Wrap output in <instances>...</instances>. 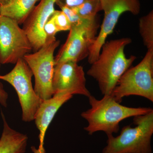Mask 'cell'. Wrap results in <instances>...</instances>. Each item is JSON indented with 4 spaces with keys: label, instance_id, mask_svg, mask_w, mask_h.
<instances>
[{
    "label": "cell",
    "instance_id": "1",
    "mask_svg": "<svg viewBox=\"0 0 153 153\" xmlns=\"http://www.w3.org/2000/svg\"><path fill=\"white\" fill-rule=\"evenodd\" d=\"M131 42L129 38L105 42L98 58L91 64L87 74L97 81L103 95L111 94L121 76L136 59L134 55L126 57L125 53L126 47Z\"/></svg>",
    "mask_w": 153,
    "mask_h": 153
},
{
    "label": "cell",
    "instance_id": "2",
    "mask_svg": "<svg viewBox=\"0 0 153 153\" xmlns=\"http://www.w3.org/2000/svg\"><path fill=\"white\" fill-rule=\"evenodd\" d=\"M88 98L91 108L82 112L81 116L88 123L84 129L90 135L99 131L104 132L107 136L117 133L122 121L153 111L151 108L129 107L122 105L111 95H103L100 100L97 99L91 95Z\"/></svg>",
    "mask_w": 153,
    "mask_h": 153
},
{
    "label": "cell",
    "instance_id": "3",
    "mask_svg": "<svg viewBox=\"0 0 153 153\" xmlns=\"http://www.w3.org/2000/svg\"><path fill=\"white\" fill-rule=\"evenodd\" d=\"M133 123L134 127L124 126L117 137L108 135L102 153H152L153 111L134 117Z\"/></svg>",
    "mask_w": 153,
    "mask_h": 153
},
{
    "label": "cell",
    "instance_id": "4",
    "mask_svg": "<svg viewBox=\"0 0 153 153\" xmlns=\"http://www.w3.org/2000/svg\"><path fill=\"white\" fill-rule=\"evenodd\" d=\"M120 103L123 98L139 96L153 102V50H148L143 60L129 68L119 79L111 94Z\"/></svg>",
    "mask_w": 153,
    "mask_h": 153
},
{
    "label": "cell",
    "instance_id": "5",
    "mask_svg": "<svg viewBox=\"0 0 153 153\" xmlns=\"http://www.w3.org/2000/svg\"><path fill=\"white\" fill-rule=\"evenodd\" d=\"M60 44V41L55 37L47 38L45 44L38 51L23 57L35 78V92L43 100L54 95L52 81L55 66L54 52Z\"/></svg>",
    "mask_w": 153,
    "mask_h": 153
},
{
    "label": "cell",
    "instance_id": "6",
    "mask_svg": "<svg viewBox=\"0 0 153 153\" xmlns=\"http://www.w3.org/2000/svg\"><path fill=\"white\" fill-rule=\"evenodd\" d=\"M98 27L97 18L82 19L78 24L71 25L66 42L55 57V65L67 61L78 63L88 57Z\"/></svg>",
    "mask_w": 153,
    "mask_h": 153
},
{
    "label": "cell",
    "instance_id": "7",
    "mask_svg": "<svg viewBox=\"0 0 153 153\" xmlns=\"http://www.w3.org/2000/svg\"><path fill=\"white\" fill-rule=\"evenodd\" d=\"M33 72L23 58L17 61L15 67L8 73L0 75V80L8 82L16 91L22 107V119L25 122L34 120L43 101L33 88Z\"/></svg>",
    "mask_w": 153,
    "mask_h": 153
},
{
    "label": "cell",
    "instance_id": "8",
    "mask_svg": "<svg viewBox=\"0 0 153 153\" xmlns=\"http://www.w3.org/2000/svg\"><path fill=\"white\" fill-rule=\"evenodd\" d=\"M32 50L20 25L9 17L0 16V63L15 64Z\"/></svg>",
    "mask_w": 153,
    "mask_h": 153
},
{
    "label": "cell",
    "instance_id": "9",
    "mask_svg": "<svg viewBox=\"0 0 153 153\" xmlns=\"http://www.w3.org/2000/svg\"><path fill=\"white\" fill-rule=\"evenodd\" d=\"M104 19L100 30L89 51L88 62L92 64L99 57L106 38L112 34L120 17L126 12L134 15L140 13L141 4L139 0H100Z\"/></svg>",
    "mask_w": 153,
    "mask_h": 153
},
{
    "label": "cell",
    "instance_id": "10",
    "mask_svg": "<svg viewBox=\"0 0 153 153\" xmlns=\"http://www.w3.org/2000/svg\"><path fill=\"white\" fill-rule=\"evenodd\" d=\"M52 88L54 94L66 93L87 97L91 95L86 86L83 67L74 61H65L55 65Z\"/></svg>",
    "mask_w": 153,
    "mask_h": 153
},
{
    "label": "cell",
    "instance_id": "11",
    "mask_svg": "<svg viewBox=\"0 0 153 153\" xmlns=\"http://www.w3.org/2000/svg\"><path fill=\"white\" fill-rule=\"evenodd\" d=\"M56 0H41L23 23L22 29L30 41L34 52L38 51L46 40L44 28L55 10Z\"/></svg>",
    "mask_w": 153,
    "mask_h": 153
},
{
    "label": "cell",
    "instance_id": "12",
    "mask_svg": "<svg viewBox=\"0 0 153 153\" xmlns=\"http://www.w3.org/2000/svg\"><path fill=\"white\" fill-rule=\"evenodd\" d=\"M72 97L73 95L70 94H55L51 98L42 101L34 120L36 127L40 131L39 148L44 147V140L46 131L56 113Z\"/></svg>",
    "mask_w": 153,
    "mask_h": 153
},
{
    "label": "cell",
    "instance_id": "13",
    "mask_svg": "<svg viewBox=\"0 0 153 153\" xmlns=\"http://www.w3.org/2000/svg\"><path fill=\"white\" fill-rule=\"evenodd\" d=\"M1 116L3 129L0 138V153H25L28 137L11 128L2 112Z\"/></svg>",
    "mask_w": 153,
    "mask_h": 153
},
{
    "label": "cell",
    "instance_id": "14",
    "mask_svg": "<svg viewBox=\"0 0 153 153\" xmlns=\"http://www.w3.org/2000/svg\"><path fill=\"white\" fill-rule=\"evenodd\" d=\"M41 0H9L4 5L0 6V16L9 17L23 25L36 4Z\"/></svg>",
    "mask_w": 153,
    "mask_h": 153
},
{
    "label": "cell",
    "instance_id": "15",
    "mask_svg": "<svg viewBox=\"0 0 153 153\" xmlns=\"http://www.w3.org/2000/svg\"><path fill=\"white\" fill-rule=\"evenodd\" d=\"M139 25L144 44L148 50H153V10L140 19Z\"/></svg>",
    "mask_w": 153,
    "mask_h": 153
},
{
    "label": "cell",
    "instance_id": "16",
    "mask_svg": "<svg viewBox=\"0 0 153 153\" xmlns=\"http://www.w3.org/2000/svg\"><path fill=\"white\" fill-rule=\"evenodd\" d=\"M72 9L78 16L84 19L93 20L102 11L100 0H86L80 5Z\"/></svg>",
    "mask_w": 153,
    "mask_h": 153
},
{
    "label": "cell",
    "instance_id": "17",
    "mask_svg": "<svg viewBox=\"0 0 153 153\" xmlns=\"http://www.w3.org/2000/svg\"><path fill=\"white\" fill-rule=\"evenodd\" d=\"M52 16L58 32L70 30L71 26V23L63 11L55 10Z\"/></svg>",
    "mask_w": 153,
    "mask_h": 153
},
{
    "label": "cell",
    "instance_id": "18",
    "mask_svg": "<svg viewBox=\"0 0 153 153\" xmlns=\"http://www.w3.org/2000/svg\"><path fill=\"white\" fill-rule=\"evenodd\" d=\"M44 31L46 35V38L55 37V35L58 33L52 15L45 24Z\"/></svg>",
    "mask_w": 153,
    "mask_h": 153
},
{
    "label": "cell",
    "instance_id": "19",
    "mask_svg": "<svg viewBox=\"0 0 153 153\" xmlns=\"http://www.w3.org/2000/svg\"><path fill=\"white\" fill-rule=\"evenodd\" d=\"M86 0H56V4L60 6H66L70 8L80 5Z\"/></svg>",
    "mask_w": 153,
    "mask_h": 153
},
{
    "label": "cell",
    "instance_id": "20",
    "mask_svg": "<svg viewBox=\"0 0 153 153\" xmlns=\"http://www.w3.org/2000/svg\"><path fill=\"white\" fill-rule=\"evenodd\" d=\"M8 98V94L4 89L2 83L0 82V105L6 107Z\"/></svg>",
    "mask_w": 153,
    "mask_h": 153
},
{
    "label": "cell",
    "instance_id": "21",
    "mask_svg": "<svg viewBox=\"0 0 153 153\" xmlns=\"http://www.w3.org/2000/svg\"><path fill=\"white\" fill-rule=\"evenodd\" d=\"M31 149L34 153H45V149L44 147L42 148H38V149H36L35 147H31Z\"/></svg>",
    "mask_w": 153,
    "mask_h": 153
},
{
    "label": "cell",
    "instance_id": "22",
    "mask_svg": "<svg viewBox=\"0 0 153 153\" xmlns=\"http://www.w3.org/2000/svg\"><path fill=\"white\" fill-rule=\"evenodd\" d=\"M9 0H0V6L5 4Z\"/></svg>",
    "mask_w": 153,
    "mask_h": 153
},
{
    "label": "cell",
    "instance_id": "23",
    "mask_svg": "<svg viewBox=\"0 0 153 153\" xmlns=\"http://www.w3.org/2000/svg\"><path fill=\"white\" fill-rule=\"evenodd\" d=\"M1 63H0V68H1Z\"/></svg>",
    "mask_w": 153,
    "mask_h": 153
}]
</instances>
